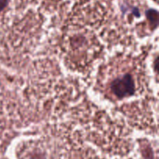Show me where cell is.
Returning a JSON list of instances; mask_svg holds the SVG:
<instances>
[{
	"label": "cell",
	"instance_id": "cell-1",
	"mask_svg": "<svg viewBox=\"0 0 159 159\" xmlns=\"http://www.w3.org/2000/svg\"><path fill=\"white\" fill-rule=\"evenodd\" d=\"M110 89L118 98L128 97L132 96L135 91L133 78L129 74L116 78L110 84Z\"/></svg>",
	"mask_w": 159,
	"mask_h": 159
},
{
	"label": "cell",
	"instance_id": "cell-2",
	"mask_svg": "<svg viewBox=\"0 0 159 159\" xmlns=\"http://www.w3.org/2000/svg\"><path fill=\"white\" fill-rule=\"evenodd\" d=\"M146 15H147L148 18L150 20L151 23H153L156 26L157 24H158V12L156 10L150 9V10L146 12Z\"/></svg>",
	"mask_w": 159,
	"mask_h": 159
},
{
	"label": "cell",
	"instance_id": "cell-3",
	"mask_svg": "<svg viewBox=\"0 0 159 159\" xmlns=\"http://www.w3.org/2000/svg\"><path fill=\"white\" fill-rule=\"evenodd\" d=\"M9 0H0V12L7 6Z\"/></svg>",
	"mask_w": 159,
	"mask_h": 159
}]
</instances>
